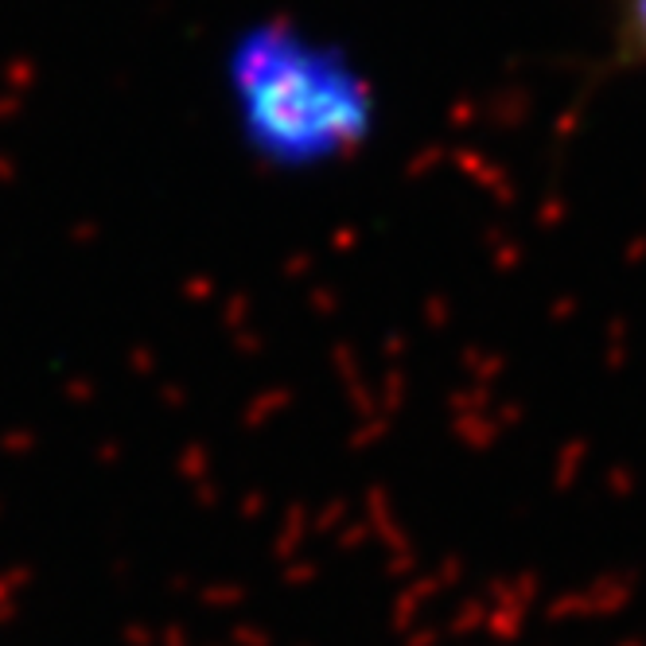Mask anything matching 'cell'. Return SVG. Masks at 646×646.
I'll return each mask as SVG.
<instances>
[{
    "label": "cell",
    "mask_w": 646,
    "mask_h": 646,
    "mask_svg": "<svg viewBox=\"0 0 646 646\" xmlns=\"http://www.w3.org/2000/svg\"><path fill=\"white\" fill-rule=\"evenodd\" d=\"M234 86L246 129L269 152H320L362 121V98L347 90L339 66L288 51L277 36L241 47Z\"/></svg>",
    "instance_id": "obj_1"
},
{
    "label": "cell",
    "mask_w": 646,
    "mask_h": 646,
    "mask_svg": "<svg viewBox=\"0 0 646 646\" xmlns=\"http://www.w3.org/2000/svg\"><path fill=\"white\" fill-rule=\"evenodd\" d=\"M619 55L628 63H646V0L619 4Z\"/></svg>",
    "instance_id": "obj_2"
}]
</instances>
